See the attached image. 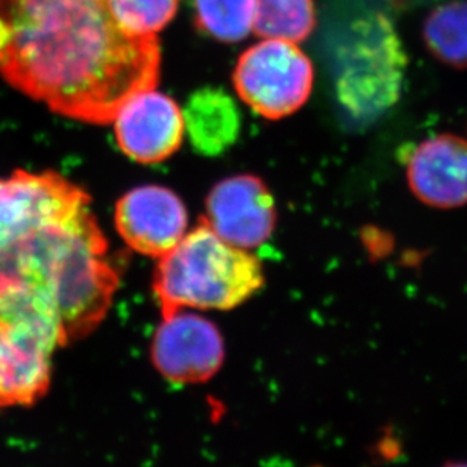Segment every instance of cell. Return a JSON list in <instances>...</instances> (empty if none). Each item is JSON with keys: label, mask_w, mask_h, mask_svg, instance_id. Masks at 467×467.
I'll list each match as a JSON object with an SVG mask.
<instances>
[{"label": "cell", "mask_w": 467, "mask_h": 467, "mask_svg": "<svg viewBox=\"0 0 467 467\" xmlns=\"http://www.w3.org/2000/svg\"><path fill=\"white\" fill-rule=\"evenodd\" d=\"M0 18L9 29L0 72L52 111L104 125L157 86V36L121 31L107 0H0Z\"/></svg>", "instance_id": "obj_1"}, {"label": "cell", "mask_w": 467, "mask_h": 467, "mask_svg": "<svg viewBox=\"0 0 467 467\" xmlns=\"http://www.w3.org/2000/svg\"><path fill=\"white\" fill-rule=\"evenodd\" d=\"M109 243L90 208L52 222L0 251V267L32 275L49 285L58 306L64 345L93 333L119 287L107 258Z\"/></svg>", "instance_id": "obj_2"}, {"label": "cell", "mask_w": 467, "mask_h": 467, "mask_svg": "<svg viewBox=\"0 0 467 467\" xmlns=\"http://www.w3.org/2000/svg\"><path fill=\"white\" fill-rule=\"evenodd\" d=\"M263 284L260 261L219 237L205 219L160 258L153 275L162 316L184 308L231 310Z\"/></svg>", "instance_id": "obj_3"}, {"label": "cell", "mask_w": 467, "mask_h": 467, "mask_svg": "<svg viewBox=\"0 0 467 467\" xmlns=\"http://www.w3.org/2000/svg\"><path fill=\"white\" fill-rule=\"evenodd\" d=\"M313 81V64L296 43L275 38L249 47L234 70V86L243 102L272 120L301 109Z\"/></svg>", "instance_id": "obj_4"}, {"label": "cell", "mask_w": 467, "mask_h": 467, "mask_svg": "<svg viewBox=\"0 0 467 467\" xmlns=\"http://www.w3.org/2000/svg\"><path fill=\"white\" fill-rule=\"evenodd\" d=\"M90 208V196L54 171L0 178V251L52 222Z\"/></svg>", "instance_id": "obj_5"}, {"label": "cell", "mask_w": 467, "mask_h": 467, "mask_svg": "<svg viewBox=\"0 0 467 467\" xmlns=\"http://www.w3.org/2000/svg\"><path fill=\"white\" fill-rule=\"evenodd\" d=\"M400 59V45L386 18L359 23L343 55L340 99L359 113L389 104L398 88Z\"/></svg>", "instance_id": "obj_6"}, {"label": "cell", "mask_w": 467, "mask_h": 467, "mask_svg": "<svg viewBox=\"0 0 467 467\" xmlns=\"http://www.w3.org/2000/svg\"><path fill=\"white\" fill-rule=\"evenodd\" d=\"M150 359L158 372L176 384H201L221 370L225 343L212 320L180 310L162 316L153 336Z\"/></svg>", "instance_id": "obj_7"}, {"label": "cell", "mask_w": 467, "mask_h": 467, "mask_svg": "<svg viewBox=\"0 0 467 467\" xmlns=\"http://www.w3.org/2000/svg\"><path fill=\"white\" fill-rule=\"evenodd\" d=\"M113 121L123 153L143 164L164 161L184 139V114L175 100L153 88L130 96Z\"/></svg>", "instance_id": "obj_8"}, {"label": "cell", "mask_w": 467, "mask_h": 467, "mask_svg": "<svg viewBox=\"0 0 467 467\" xmlns=\"http://www.w3.org/2000/svg\"><path fill=\"white\" fill-rule=\"evenodd\" d=\"M114 221L130 249L161 258L185 237L189 213L171 190L143 185L130 190L117 202Z\"/></svg>", "instance_id": "obj_9"}, {"label": "cell", "mask_w": 467, "mask_h": 467, "mask_svg": "<svg viewBox=\"0 0 467 467\" xmlns=\"http://www.w3.org/2000/svg\"><path fill=\"white\" fill-rule=\"evenodd\" d=\"M205 222L233 246H260L276 223L274 196L256 176H231L208 194Z\"/></svg>", "instance_id": "obj_10"}, {"label": "cell", "mask_w": 467, "mask_h": 467, "mask_svg": "<svg viewBox=\"0 0 467 467\" xmlns=\"http://www.w3.org/2000/svg\"><path fill=\"white\" fill-rule=\"evenodd\" d=\"M413 193L434 208H459L467 203V140L436 135L414 149L407 164Z\"/></svg>", "instance_id": "obj_11"}, {"label": "cell", "mask_w": 467, "mask_h": 467, "mask_svg": "<svg viewBox=\"0 0 467 467\" xmlns=\"http://www.w3.org/2000/svg\"><path fill=\"white\" fill-rule=\"evenodd\" d=\"M185 132L194 150L217 157L237 141L240 113L226 91L207 87L190 98L184 111Z\"/></svg>", "instance_id": "obj_12"}, {"label": "cell", "mask_w": 467, "mask_h": 467, "mask_svg": "<svg viewBox=\"0 0 467 467\" xmlns=\"http://www.w3.org/2000/svg\"><path fill=\"white\" fill-rule=\"evenodd\" d=\"M423 40L441 63L467 68V0L437 6L425 20Z\"/></svg>", "instance_id": "obj_13"}, {"label": "cell", "mask_w": 467, "mask_h": 467, "mask_svg": "<svg viewBox=\"0 0 467 467\" xmlns=\"http://www.w3.org/2000/svg\"><path fill=\"white\" fill-rule=\"evenodd\" d=\"M315 26V0H256L254 31L263 38L299 43Z\"/></svg>", "instance_id": "obj_14"}, {"label": "cell", "mask_w": 467, "mask_h": 467, "mask_svg": "<svg viewBox=\"0 0 467 467\" xmlns=\"http://www.w3.org/2000/svg\"><path fill=\"white\" fill-rule=\"evenodd\" d=\"M256 0H194L196 23L205 34L237 43L254 31Z\"/></svg>", "instance_id": "obj_15"}, {"label": "cell", "mask_w": 467, "mask_h": 467, "mask_svg": "<svg viewBox=\"0 0 467 467\" xmlns=\"http://www.w3.org/2000/svg\"><path fill=\"white\" fill-rule=\"evenodd\" d=\"M180 0H107L117 26L128 36H155L171 22Z\"/></svg>", "instance_id": "obj_16"}, {"label": "cell", "mask_w": 467, "mask_h": 467, "mask_svg": "<svg viewBox=\"0 0 467 467\" xmlns=\"http://www.w3.org/2000/svg\"><path fill=\"white\" fill-rule=\"evenodd\" d=\"M6 352H8V345H6V336H5L4 328L0 325V377L4 370L5 359H6Z\"/></svg>", "instance_id": "obj_17"}, {"label": "cell", "mask_w": 467, "mask_h": 467, "mask_svg": "<svg viewBox=\"0 0 467 467\" xmlns=\"http://www.w3.org/2000/svg\"><path fill=\"white\" fill-rule=\"evenodd\" d=\"M9 29L6 26V23L0 18V52L5 49V46L8 43Z\"/></svg>", "instance_id": "obj_18"}, {"label": "cell", "mask_w": 467, "mask_h": 467, "mask_svg": "<svg viewBox=\"0 0 467 467\" xmlns=\"http://www.w3.org/2000/svg\"><path fill=\"white\" fill-rule=\"evenodd\" d=\"M445 467H467V463H452Z\"/></svg>", "instance_id": "obj_19"}]
</instances>
